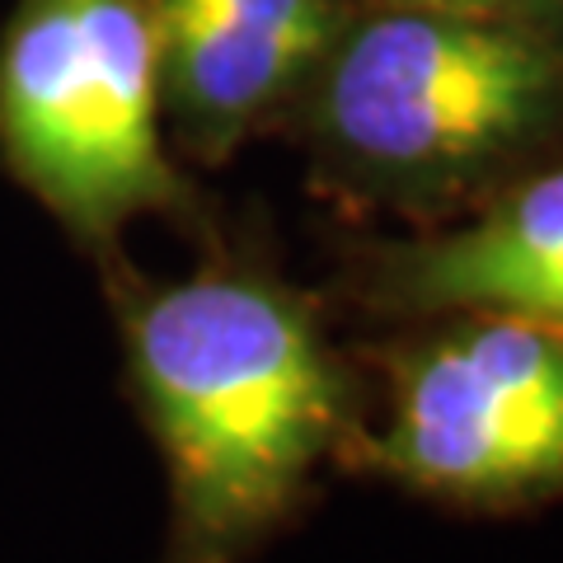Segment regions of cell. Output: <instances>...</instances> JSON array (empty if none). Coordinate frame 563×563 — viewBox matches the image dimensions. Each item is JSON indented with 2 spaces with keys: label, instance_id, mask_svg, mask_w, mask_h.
I'll return each mask as SVG.
<instances>
[{
  "label": "cell",
  "instance_id": "1",
  "mask_svg": "<svg viewBox=\"0 0 563 563\" xmlns=\"http://www.w3.org/2000/svg\"><path fill=\"white\" fill-rule=\"evenodd\" d=\"M113 277L128 399L165 465L161 563H250L343 470L366 372L329 339L320 296L217 250L169 282Z\"/></svg>",
  "mask_w": 563,
  "mask_h": 563
},
{
  "label": "cell",
  "instance_id": "2",
  "mask_svg": "<svg viewBox=\"0 0 563 563\" xmlns=\"http://www.w3.org/2000/svg\"><path fill=\"white\" fill-rule=\"evenodd\" d=\"M291 118L343 202L451 217L563 151V33L376 0L343 20Z\"/></svg>",
  "mask_w": 563,
  "mask_h": 563
},
{
  "label": "cell",
  "instance_id": "3",
  "mask_svg": "<svg viewBox=\"0 0 563 563\" xmlns=\"http://www.w3.org/2000/svg\"><path fill=\"white\" fill-rule=\"evenodd\" d=\"M0 165L113 268L141 217H198L165 146L151 0H20L0 33Z\"/></svg>",
  "mask_w": 563,
  "mask_h": 563
},
{
  "label": "cell",
  "instance_id": "4",
  "mask_svg": "<svg viewBox=\"0 0 563 563\" xmlns=\"http://www.w3.org/2000/svg\"><path fill=\"white\" fill-rule=\"evenodd\" d=\"M366 413L343 474L465 517L563 498V324L451 310L362 347Z\"/></svg>",
  "mask_w": 563,
  "mask_h": 563
},
{
  "label": "cell",
  "instance_id": "5",
  "mask_svg": "<svg viewBox=\"0 0 563 563\" xmlns=\"http://www.w3.org/2000/svg\"><path fill=\"white\" fill-rule=\"evenodd\" d=\"M343 296L372 324L451 310L563 324V151L503 179L461 221L357 250L343 268Z\"/></svg>",
  "mask_w": 563,
  "mask_h": 563
},
{
  "label": "cell",
  "instance_id": "6",
  "mask_svg": "<svg viewBox=\"0 0 563 563\" xmlns=\"http://www.w3.org/2000/svg\"><path fill=\"white\" fill-rule=\"evenodd\" d=\"M161 99L192 161L221 165L301 99L343 0H151Z\"/></svg>",
  "mask_w": 563,
  "mask_h": 563
},
{
  "label": "cell",
  "instance_id": "7",
  "mask_svg": "<svg viewBox=\"0 0 563 563\" xmlns=\"http://www.w3.org/2000/svg\"><path fill=\"white\" fill-rule=\"evenodd\" d=\"M380 5H432V10H461V14H484V20H512L563 33V0H380Z\"/></svg>",
  "mask_w": 563,
  "mask_h": 563
}]
</instances>
